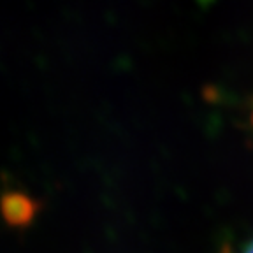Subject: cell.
I'll use <instances>...</instances> for the list:
<instances>
[{"label": "cell", "mask_w": 253, "mask_h": 253, "mask_svg": "<svg viewBox=\"0 0 253 253\" xmlns=\"http://www.w3.org/2000/svg\"><path fill=\"white\" fill-rule=\"evenodd\" d=\"M250 120H252V125H253V107H252V115H250Z\"/></svg>", "instance_id": "3957f363"}, {"label": "cell", "mask_w": 253, "mask_h": 253, "mask_svg": "<svg viewBox=\"0 0 253 253\" xmlns=\"http://www.w3.org/2000/svg\"><path fill=\"white\" fill-rule=\"evenodd\" d=\"M243 253H253V241H250L248 245H246V248H245V252Z\"/></svg>", "instance_id": "7a4b0ae2"}, {"label": "cell", "mask_w": 253, "mask_h": 253, "mask_svg": "<svg viewBox=\"0 0 253 253\" xmlns=\"http://www.w3.org/2000/svg\"><path fill=\"white\" fill-rule=\"evenodd\" d=\"M0 210L11 225H25L36 213V202L23 194H5L0 202Z\"/></svg>", "instance_id": "6da1fadb"}]
</instances>
